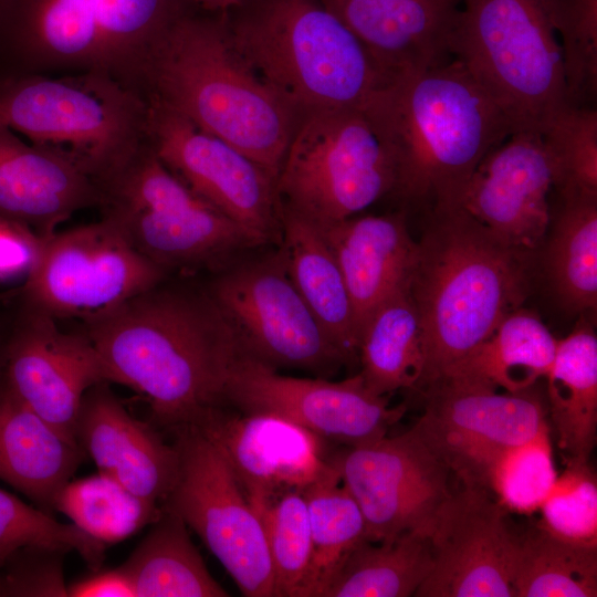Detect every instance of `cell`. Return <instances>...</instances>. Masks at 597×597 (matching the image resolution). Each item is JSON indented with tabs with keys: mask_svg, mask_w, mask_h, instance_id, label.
Wrapping results in <instances>:
<instances>
[{
	"mask_svg": "<svg viewBox=\"0 0 597 597\" xmlns=\"http://www.w3.org/2000/svg\"><path fill=\"white\" fill-rule=\"evenodd\" d=\"M149 102L100 74L0 76V125L59 151L98 186L147 143Z\"/></svg>",
	"mask_w": 597,
	"mask_h": 597,
	"instance_id": "7",
	"label": "cell"
},
{
	"mask_svg": "<svg viewBox=\"0 0 597 597\" xmlns=\"http://www.w3.org/2000/svg\"><path fill=\"white\" fill-rule=\"evenodd\" d=\"M538 511V526L551 535L597 546V479L588 461L566 460Z\"/></svg>",
	"mask_w": 597,
	"mask_h": 597,
	"instance_id": "42",
	"label": "cell"
},
{
	"mask_svg": "<svg viewBox=\"0 0 597 597\" xmlns=\"http://www.w3.org/2000/svg\"><path fill=\"white\" fill-rule=\"evenodd\" d=\"M440 507L429 538L432 569L418 597H514L520 537L481 486L462 484Z\"/></svg>",
	"mask_w": 597,
	"mask_h": 597,
	"instance_id": "19",
	"label": "cell"
},
{
	"mask_svg": "<svg viewBox=\"0 0 597 597\" xmlns=\"http://www.w3.org/2000/svg\"><path fill=\"white\" fill-rule=\"evenodd\" d=\"M102 199L96 180L73 160L0 125V218L42 239Z\"/></svg>",
	"mask_w": 597,
	"mask_h": 597,
	"instance_id": "23",
	"label": "cell"
},
{
	"mask_svg": "<svg viewBox=\"0 0 597 597\" xmlns=\"http://www.w3.org/2000/svg\"><path fill=\"white\" fill-rule=\"evenodd\" d=\"M318 228L342 271L359 338L373 311L409 284L417 258V241L410 235L402 212L353 216Z\"/></svg>",
	"mask_w": 597,
	"mask_h": 597,
	"instance_id": "25",
	"label": "cell"
},
{
	"mask_svg": "<svg viewBox=\"0 0 597 597\" xmlns=\"http://www.w3.org/2000/svg\"><path fill=\"white\" fill-rule=\"evenodd\" d=\"M10 294H12V292H8V293L0 292V302H2L4 298H8Z\"/></svg>",
	"mask_w": 597,
	"mask_h": 597,
	"instance_id": "48",
	"label": "cell"
},
{
	"mask_svg": "<svg viewBox=\"0 0 597 597\" xmlns=\"http://www.w3.org/2000/svg\"><path fill=\"white\" fill-rule=\"evenodd\" d=\"M69 597H136L133 582L121 566L93 573L67 585Z\"/></svg>",
	"mask_w": 597,
	"mask_h": 597,
	"instance_id": "45",
	"label": "cell"
},
{
	"mask_svg": "<svg viewBox=\"0 0 597 597\" xmlns=\"http://www.w3.org/2000/svg\"><path fill=\"white\" fill-rule=\"evenodd\" d=\"M450 52L507 119L542 135L568 104L546 0H460Z\"/></svg>",
	"mask_w": 597,
	"mask_h": 597,
	"instance_id": "8",
	"label": "cell"
},
{
	"mask_svg": "<svg viewBox=\"0 0 597 597\" xmlns=\"http://www.w3.org/2000/svg\"><path fill=\"white\" fill-rule=\"evenodd\" d=\"M426 406L412 426L462 484L475 485L502 448L523 442L547 423L532 388L519 392L441 378L425 387Z\"/></svg>",
	"mask_w": 597,
	"mask_h": 597,
	"instance_id": "17",
	"label": "cell"
},
{
	"mask_svg": "<svg viewBox=\"0 0 597 597\" xmlns=\"http://www.w3.org/2000/svg\"><path fill=\"white\" fill-rule=\"evenodd\" d=\"M391 74L452 60L460 0H321Z\"/></svg>",
	"mask_w": 597,
	"mask_h": 597,
	"instance_id": "24",
	"label": "cell"
},
{
	"mask_svg": "<svg viewBox=\"0 0 597 597\" xmlns=\"http://www.w3.org/2000/svg\"><path fill=\"white\" fill-rule=\"evenodd\" d=\"M188 7L214 13H226L239 8L249 0H184Z\"/></svg>",
	"mask_w": 597,
	"mask_h": 597,
	"instance_id": "46",
	"label": "cell"
},
{
	"mask_svg": "<svg viewBox=\"0 0 597 597\" xmlns=\"http://www.w3.org/2000/svg\"><path fill=\"white\" fill-rule=\"evenodd\" d=\"M302 494L312 537L307 597H322L345 557L366 540L362 511L328 460V467Z\"/></svg>",
	"mask_w": 597,
	"mask_h": 597,
	"instance_id": "34",
	"label": "cell"
},
{
	"mask_svg": "<svg viewBox=\"0 0 597 597\" xmlns=\"http://www.w3.org/2000/svg\"><path fill=\"white\" fill-rule=\"evenodd\" d=\"M76 552L92 570L100 569L107 545L72 523H61L0 489V568L23 547Z\"/></svg>",
	"mask_w": 597,
	"mask_h": 597,
	"instance_id": "39",
	"label": "cell"
},
{
	"mask_svg": "<svg viewBox=\"0 0 597 597\" xmlns=\"http://www.w3.org/2000/svg\"><path fill=\"white\" fill-rule=\"evenodd\" d=\"M224 15L238 51L302 115L362 109L396 77L321 0H249Z\"/></svg>",
	"mask_w": 597,
	"mask_h": 597,
	"instance_id": "6",
	"label": "cell"
},
{
	"mask_svg": "<svg viewBox=\"0 0 597 597\" xmlns=\"http://www.w3.org/2000/svg\"><path fill=\"white\" fill-rule=\"evenodd\" d=\"M174 431L178 474L161 506L201 538L243 596H273L264 527L231 465L195 426Z\"/></svg>",
	"mask_w": 597,
	"mask_h": 597,
	"instance_id": "12",
	"label": "cell"
},
{
	"mask_svg": "<svg viewBox=\"0 0 597 597\" xmlns=\"http://www.w3.org/2000/svg\"><path fill=\"white\" fill-rule=\"evenodd\" d=\"M3 379L30 409L75 441L84 395L108 383L83 329L65 331L52 315L21 302L8 326Z\"/></svg>",
	"mask_w": 597,
	"mask_h": 597,
	"instance_id": "18",
	"label": "cell"
},
{
	"mask_svg": "<svg viewBox=\"0 0 597 597\" xmlns=\"http://www.w3.org/2000/svg\"><path fill=\"white\" fill-rule=\"evenodd\" d=\"M209 294L245 353L271 367L327 374L347 363L298 293L281 253L220 275Z\"/></svg>",
	"mask_w": 597,
	"mask_h": 597,
	"instance_id": "13",
	"label": "cell"
},
{
	"mask_svg": "<svg viewBox=\"0 0 597 597\" xmlns=\"http://www.w3.org/2000/svg\"><path fill=\"white\" fill-rule=\"evenodd\" d=\"M514 597L597 596V546L559 540L540 526L520 537Z\"/></svg>",
	"mask_w": 597,
	"mask_h": 597,
	"instance_id": "35",
	"label": "cell"
},
{
	"mask_svg": "<svg viewBox=\"0 0 597 597\" xmlns=\"http://www.w3.org/2000/svg\"><path fill=\"white\" fill-rule=\"evenodd\" d=\"M557 345L558 339L537 315L519 307L439 379L502 388L509 392L527 390L548 374Z\"/></svg>",
	"mask_w": 597,
	"mask_h": 597,
	"instance_id": "28",
	"label": "cell"
},
{
	"mask_svg": "<svg viewBox=\"0 0 597 597\" xmlns=\"http://www.w3.org/2000/svg\"><path fill=\"white\" fill-rule=\"evenodd\" d=\"M547 249V271L564 305L572 311L597 305V193L557 191Z\"/></svg>",
	"mask_w": 597,
	"mask_h": 597,
	"instance_id": "33",
	"label": "cell"
},
{
	"mask_svg": "<svg viewBox=\"0 0 597 597\" xmlns=\"http://www.w3.org/2000/svg\"><path fill=\"white\" fill-rule=\"evenodd\" d=\"M561 53L567 103L595 105L597 96V0H546Z\"/></svg>",
	"mask_w": 597,
	"mask_h": 597,
	"instance_id": "41",
	"label": "cell"
},
{
	"mask_svg": "<svg viewBox=\"0 0 597 597\" xmlns=\"http://www.w3.org/2000/svg\"><path fill=\"white\" fill-rule=\"evenodd\" d=\"M80 444L30 409L0 379V480L41 510L53 511L59 491L85 458Z\"/></svg>",
	"mask_w": 597,
	"mask_h": 597,
	"instance_id": "26",
	"label": "cell"
},
{
	"mask_svg": "<svg viewBox=\"0 0 597 597\" xmlns=\"http://www.w3.org/2000/svg\"><path fill=\"white\" fill-rule=\"evenodd\" d=\"M168 277L107 219L39 239L20 302L84 323Z\"/></svg>",
	"mask_w": 597,
	"mask_h": 597,
	"instance_id": "11",
	"label": "cell"
},
{
	"mask_svg": "<svg viewBox=\"0 0 597 597\" xmlns=\"http://www.w3.org/2000/svg\"><path fill=\"white\" fill-rule=\"evenodd\" d=\"M329 461L362 511L369 542L406 532L429 536L451 494L450 468L413 427L345 448Z\"/></svg>",
	"mask_w": 597,
	"mask_h": 597,
	"instance_id": "14",
	"label": "cell"
},
{
	"mask_svg": "<svg viewBox=\"0 0 597 597\" xmlns=\"http://www.w3.org/2000/svg\"><path fill=\"white\" fill-rule=\"evenodd\" d=\"M161 506L137 496L114 479L97 472L70 480L56 494L53 511L104 543L122 542L158 516Z\"/></svg>",
	"mask_w": 597,
	"mask_h": 597,
	"instance_id": "36",
	"label": "cell"
},
{
	"mask_svg": "<svg viewBox=\"0 0 597 597\" xmlns=\"http://www.w3.org/2000/svg\"><path fill=\"white\" fill-rule=\"evenodd\" d=\"M167 279L82 329L108 383L139 394L153 420L175 430L227 404L230 375L247 353L209 292L169 286Z\"/></svg>",
	"mask_w": 597,
	"mask_h": 597,
	"instance_id": "1",
	"label": "cell"
},
{
	"mask_svg": "<svg viewBox=\"0 0 597 597\" xmlns=\"http://www.w3.org/2000/svg\"><path fill=\"white\" fill-rule=\"evenodd\" d=\"M7 332H8V326H0V379L3 373Z\"/></svg>",
	"mask_w": 597,
	"mask_h": 597,
	"instance_id": "47",
	"label": "cell"
},
{
	"mask_svg": "<svg viewBox=\"0 0 597 597\" xmlns=\"http://www.w3.org/2000/svg\"><path fill=\"white\" fill-rule=\"evenodd\" d=\"M102 217L168 274L209 265L262 244L240 224L192 192L147 142L101 186Z\"/></svg>",
	"mask_w": 597,
	"mask_h": 597,
	"instance_id": "9",
	"label": "cell"
},
{
	"mask_svg": "<svg viewBox=\"0 0 597 597\" xmlns=\"http://www.w3.org/2000/svg\"><path fill=\"white\" fill-rule=\"evenodd\" d=\"M391 154L392 195L412 205H460L485 155L512 128L454 59L396 76L363 108Z\"/></svg>",
	"mask_w": 597,
	"mask_h": 597,
	"instance_id": "2",
	"label": "cell"
},
{
	"mask_svg": "<svg viewBox=\"0 0 597 597\" xmlns=\"http://www.w3.org/2000/svg\"><path fill=\"white\" fill-rule=\"evenodd\" d=\"M553 171L542 135L515 132L470 177L460 206L507 244L530 252L551 223Z\"/></svg>",
	"mask_w": 597,
	"mask_h": 597,
	"instance_id": "21",
	"label": "cell"
},
{
	"mask_svg": "<svg viewBox=\"0 0 597 597\" xmlns=\"http://www.w3.org/2000/svg\"><path fill=\"white\" fill-rule=\"evenodd\" d=\"M147 140L192 192L255 235L281 237L276 177L229 143L149 98Z\"/></svg>",
	"mask_w": 597,
	"mask_h": 597,
	"instance_id": "15",
	"label": "cell"
},
{
	"mask_svg": "<svg viewBox=\"0 0 597 597\" xmlns=\"http://www.w3.org/2000/svg\"><path fill=\"white\" fill-rule=\"evenodd\" d=\"M549 413L566 460L588 461L597 438V337L580 325L558 339L546 375Z\"/></svg>",
	"mask_w": 597,
	"mask_h": 597,
	"instance_id": "29",
	"label": "cell"
},
{
	"mask_svg": "<svg viewBox=\"0 0 597 597\" xmlns=\"http://www.w3.org/2000/svg\"><path fill=\"white\" fill-rule=\"evenodd\" d=\"M557 475L545 423L532 438L499 450L476 485L492 493L506 512L527 515L540 510Z\"/></svg>",
	"mask_w": 597,
	"mask_h": 597,
	"instance_id": "37",
	"label": "cell"
},
{
	"mask_svg": "<svg viewBox=\"0 0 597 597\" xmlns=\"http://www.w3.org/2000/svg\"><path fill=\"white\" fill-rule=\"evenodd\" d=\"M256 513L265 532L273 572V596L307 597L312 537L302 492H287Z\"/></svg>",
	"mask_w": 597,
	"mask_h": 597,
	"instance_id": "38",
	"label": "cell"
},
{
	"mask_svg": "<svg viewBox=\"0 0 597 597\" xmlns=\"http://www.w3.org/2000/svg\"><path fill=\"white\" fill-rule=\"evenodd\" d=\"M189 8L184 0H0V76L94 73L147 98L151 57Z\"/></svg>",
	"mask_w": 597,
	"mask_h": 597,
	"instance_id": "5",
	"label": "cell"
},
{
	"mask_svg": "<svg viewBox=\"0 0 597 597\" xmlns=\"http://www.w3.org/2000/svg\"><path fill=\"white\" fill-rule=\"evenodd\" d=\"M38 241L25 228L0 218V284L24 281Z\"/></svg>",
	"mask_w": 597,
	"mask_h": 597,
	"instance_id": "44",
	"label": "cell"
},
{
	"mask_svg": "<svg viewBox=\"0 0 597 597\" xmlns=\"http://www.w3.org/2000/svg\"><path fill=\"white\" fill-rule=\"evenodd\" d=\"M64 551L23 547L0 568V596L69 597L63 576Z\"/></svg>",
	"mask_w": 597,
	"mask_h": 597,
	"instance_id": "43",
	"label": "cell"
},
{
	"mask_svg": "<svg viewBox=\"0 0 597 597\" xmlns=\"http://www.w3.org/2000/svg\"><path fill=\"white\" fill-rule=\"evenodd\" d=\"M410 292L423 342L425 388L485 341L522 306L527 251L514 248L460 205L429 208L417 242Z\"/></svg>",
	"mask_w": 597,
	"mask_h": 597,
	"instance_id": "3",
	"label": "cell"
},
{
	"mask_svg": "<svg viewBox=\"0 0 597 597\" xmlns=\"http://www.w3.org/2000/svg\"><path fill=\"white\" fill-rule=\"evenodd\" d=\"M226 401L241 412L284 418L345 448L385 437L406 411L371 392L359 373L341 381L284 376L248 354L233 367Z\"/></svg>",
	"mask_w": 597,
	"mask_h": 597,
	"instance_id": "16",
	"label": "cell"
},
{
	"mask_svg": "<svg viewBox=\"0 0 597 597\" xmlns=\"http://www.w3.org/2000/svg\"><path fill=\"white\" fill-rule=\"evenodd\" d=\"M431 569L426 534L406 532L388 541H364L345 557L322 597L412 596Z\"/></svg>",
	"mask_w": 597,
	"mask_h": 597,
	"instance_id": "32",
	"label": "cell"
},
{
	"mask_svg": "<svg viewBox=\"0 0 597 597\" xmlns=\"http://www.w3.org/2000/svg\"><path fill=\"white\" fill-rule=\"evenodd\" d=\"M122 567L133 582L136 597L229 596L209 573L185 522L163 506Z\"/></svg>",
	"mask_w": 597,
	"mask_h": 597,
	"instance_id": "31",
	"label": "cell"
},
{
	"mask_svg": "<svg viewBox=\"0 0 597 597\" xmlns=\"http://www.w3.org/2000/svg\"><path fill=\"white\" fill-rule=\"evenodd\" d=\"M281 255L298 293L347 362L358 357V333L349 294L321 229L280 206Z\"/></svg>",
	"mask_w": 597,
	"mask_h": 597,
	"instance_id": "27",
	"label": "cell"
},
{
	"mask_svg": "<svg viewBox=\"0 0 597 597\" xmlns=\"http://www.w3.org/2000/svg\"><path fill=\"white\" fill-rule=\"evenodd\" d=\"M191 426L220 449L255 512L287 492H302L328 467L324 440L274 415L220 407Z\"/></svg>",
	"mask_w": 597,
	"mask_h": 597,
	"instance_id": "20",
	"label": "cell"
},
{
	"mask_svg": "<svg viewBox=\"0 0 597 597\" xmlns=\"http://www.w3.org/2000/svg\"><path fill=\"white\" fill-rule=\"evenodd\" d=\"M75 439L103 473L139 498L161 505L178 474L179 454L155 428L133 417L109 389L92 387L83 397Z\"/></svg>",
	"mask_w": 597,
	"mask_h": 597,
	"instance_id": "22",
	"label": "cell"
},
{
	"mask_svg": "<svg viewBox=\"0 0 597 597\" xmlns=\"http://www.w3.org/2000/svg\"><path fill=\"white\" fill-rule=\"evenodd\" d=\"M147 98L229 143L276 178L304 116L238 51L224 13L192 8L156 49Z\"/></svg>",
	"mask_w": 597,
	"mask_h": 597,
	"instance_id": "4",
	"label": "cell"
},
{
	"mask_svg": "<svg viewBox=\"0 0 597 597\" xmlns=\"http://www.w3.org/2000/svg\"><path fill=\"white\" fill-rule=\"evenodd\" d=\"M553 189L597 193V109L567 104L542 133Z\"/></svg>",
	"mask_w": 597,
	"mask_h": 597,
	"instance_id": "40",
	"label": "cell"
},
{
	"mask_svg": "<svg viewBox=\"0 0 597 597\" xmlns=\"http://www.w3.org/2000/svg\"><path fill=\"white\" fill-rule=\"evenodd\" d=\"M395 184L391 154L360 108L305 114L276 178L280 206L317 226L355 216Z\"/></svg>",
	"mask_w": 597,
	"mask_h": 597,
	"instance_id": "10",
	"label": "cell"
},
{
	"mask_svg": "<svg viewBox=\"0 0 597 597\" xmlns=\"http://www.w3.org/2000/svg\"><path fill=\"white\" fill-rule=\"evenodd\" d=\"M358 358L359 374L376 395L418 386L423 371L422 328L409 284L369 315L360 331Z\"/></svg>",
	"mask_w": 597,
	"mask_h": 597,
	"instance_id": "30",
	"label": "cell"
}]
</instances>
